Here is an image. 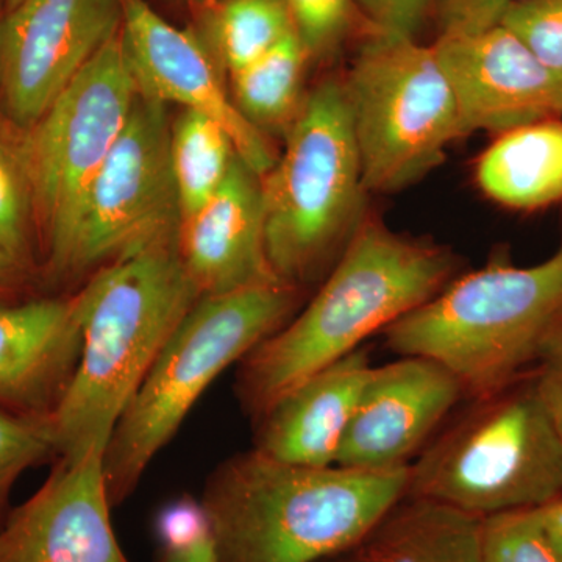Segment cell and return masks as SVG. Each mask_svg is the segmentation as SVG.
<instances>
[{"mask_svg": "<svg viewBox=\"0 0 562 562\" xmlns=\"http://www.w3.org/2000/svg\"><path fill=\"white\" fill-rule=\"evenodd\" d=\"M76 297L0 305V406L52 416L81 355Z\"/></svg>", "mask_w": 562, "mask_h": 562, "instance_id": "17", "label": "cell"}, {"mask_svg": "<svg viewBox=\"0 0 562 562\" xmlns=\"http://www.w3.org/2000/svg\"><path fill=\"white\" fill-rule=\"evenodd\" d=\"M160 554L157 562H216L209 524L184 531L157 532Z\"/></svg>", "mask_w": 562, "mask_h": 562, "instance_id": "32", "label": "cell"}, {"mask_svg": "<svg viewBox=\"0 0 562 562\" xmlns=\"http://www.w3.org/2000/svg\"><path fill=\"white\" fill-rule=\"evenodd\" d=\"M492 201L535 210L562 201V122H532L502 133L476 166Z\"/></svg>", "mask_w": 562, "mask_h": 562, "instance_id": "20", "label": "cell"}, {"mask_svg": "<svg viewBox=\"0 0 562 562\" xmlns=\"http://www.w3.org/2000/svg\"><path fill=\"white\" fill-rule=\"evenodd\" d=\"M561 321L562 249L528 268L492 262L452 280L382 335L398 357L446 366L473 398L535 371Z\"/></svg>", "mask_w": 562, "mask_h": 562, "instance_id": "4", "label": "cell"}, {"mask_svg": "<svg viewBox=\"0 0 562 562\" xmlns=\"http://www.w3.org/2000/svg\"><path fill=\"white\" fill-rule=\"evenodd\" d=\"M501 25L562 79V0H514Z\"/></svg>", "mask_w": 562, "mask_h": 562, "instance_id": "26", "label": "cell"}, {"mask_svg": "<svg viewBox=\"0 0 562 562\" xmlns=\"http://www.w3.org/2000/svg\"><path fill=\"white\" fill-rule=\"evenodd\" d=\"M514 0H432L439 35H469L501 25Z\"/></svg>", "mask_w": 562, "mask_h": 562, "instance_id": "29", "label": "cell"}, {"mask_svg": "<svg viewBox=\"0 0 562 562\" xmlns=\"http://www.w3.org/2000/svg\"><path fill=\"white\" fill-rule=\"evenodd\" d=\"M483 557L484 562H562L542 530L538 509L484 517Z\"/></svg>", "mask_w": 562, "mask_h": 562, "instance_id": "25", "label": "cell"}, {"mask_svg": "<svg viewBox=\"0 0 562 562\" xmlns=\"http://www.w3.org/2000/svg\"><path fill=\"white\" fill-rule=\"evenodd\" d=\"M308 52L292 32L272 50L232 76L243 116L260 128H288L301 110Z\"/></svg>", "mask_w": 562, "mask_h": 562, "instance_id": "21", "label": "cell"}, {"mask_svg": "<svg viewBox=\"0 0 562 562\" xmlns=\"http://www.w3.org/2000/svg\"><path fill=\"white\" fill-rule=\"evenodd\" d=\"M138 95L117 33L29 128L18 149L33 216L46 244L47 268L55 276L68 273L81 203L127 125Z\"/></svg>", "mask_w": 562, "mask_h": 562, "instance_id": "9", "label": "cell"}, {"mask_svg": "<svg viewBox=\"0 0 562 562\" xmlns=\"http://www.w3.org/2000/svg\"><path fill=\"white\" fill-rule=\"evenodd\" d=\"M532 373L539 397L562 439V321L543 347Z\"/></svg>", "mask_w": 562, "mask_h": 562, "instance_id": "31", "label": "cell"}, {"mask_svg": "<svg viewBox=\"0 0 562 562\" xmlns=\"http://www.w3.org/2000/svg\"><path fill=\"white\" fill-rule=\"evenodd\" d=\"M295 33L310 58L338 46L349 31L355 0H286Z\"/></svg>", "mask_w": 562, "mask_h": 562, "instance_id": "28", "label": "cell"}, {"mask_svg": "<svg viewBox=\"0 0 562 562\" xmlns=\"http://www.w3.org/2000/svg\"><path fill=\"white\" fill-rule=\"evenodd\" d=\"M32 214L31 192L20 155L0 135V250L24 262Z\"/></svg>", "mask_w": 562, "mask_h": 562, "instance_id": "27", "label": "cell"}, {"mask_svg": "<svg viewBox=\"0 0 562 562\" xmlns=\"http://www.w3.org/2000/svg\"><path fill=\"white\" fill-rule=\"evenodd\" d=\"M177 250L202 295L286 284L266 250L261 177L239 157L213 198L180 221Z\"/></svg>", "mask_w": 562, "mask_h": 562, "instance_id": "16", "label": "cell"}, {"mask_svg": "<svg viewBox=\"0 0 562 562\" xmlns=\"http://www.w3.org/2000/svg\"><path fill=\"white\" fill-rule=\"evenodd\" d=\"M342 81L366 191L416 183L465 135L435 50L416 38L372 33Z\"/></svg>", "mask_w": 562, "mask_h": 562, "instance_id": "8", "label": "cell"}, {"mask_svg": "<svg viewBox=\"0 0 562 562\" xmlns=\"http://www.w3.org/2000/svg\"><path fill=\"white\" fill-rule=\"evenodd\" d=\"M297 302V288L272 284L194 303L111 435L103 457L111 505L127 501L206 387L284 327Z\"/></svg>", "mask_w": 562, "mask_h": 562, "instance_id": "5", "label": "cell"}, {"mask_svg": "<svg viewBox=\"0 0 562 562\" xmlns=\"http://www.w3.org/2000/svg\"><path fill=\"white\" fill-rule=\"evenodd\" d=\"M211 32L221 65L235 76L295 29L286 0H222Z\"/></svg>", "mask_w": 562, "mask_h": 562, "instance_id": "23", "label": "cell"}, {"mask_svg": "<svg viewBox=\"0 0 562 562\" xmlns=\"http://www.w3.org/2000/svg\"><path fill=\"white\" fill-rule=\"evenodd\" d=\"M57 452L52 416L11 412L0 406V528L10 509V495L20 476Z\"/></svg>", "mask_w": 562, "mask_h": 562, "instance_id": "24", "label": "cell"}, {"mask_svg": "<svg viewBox=\"0 0 562 562\" xmlns=\"http://www.w3.org/2000/svg\"><path fill=\"white\" fill-rule=\"evenodd\" d=\"M25 273V262L0 250V295L9 294L21 283Z\"/></svg>", "mask_w": 562, "mask_h": 562, "instance_id": "34", "label": "cell"}, {"mask_svg": "<svg viewBox=\"0 0 562 562\" xmlns=\"http://www.w3.org/2000/svg\"><path fill=\"white\" fill-rule=\"evenodd\" d=\"M353 562H484L483 517L405 495L351 552Z\"/></svg>", "mask_w": 562, "mask_h": 562, "instance_id": "19", "label": "cell"}, {"mask_svg": "<svg viewBox=\"0 0 562 562\" xmlns=\"http://www.w3.org/2000/svg\"><path fill=\"white\" fill-rule=\"evenodd\" d=\"M180 221L166 103L139 92L81 203L66 276L177 241Z\"/></svg>", "mask_w": 562, "mask_h": 562, "instance_id": "10", "label": "cell"}, {"mask_svg": "<svg viewBox=\"0 0 562 562\" xmlns=\"http://www.w3.org/2000/svg\"><path fill=\"white\" fill-rule=\"evenodd\" d=\"M457 269L452 251L362 220L313 301L241 361L243 408L260 419L303 380L435 297Z\"/></svg>", "mask_w": 562, "mask_h": 562, "instance_id": "2", "label": "cell"}, {"mask_svg": "<svg viewBox=\"0 0 562 562\" xmlns=\"http://www.w3.org/2000/svg\"><path fill=\"white\" fill-rule=\"evenodd\" d=\"M372 25L373 33L416 38L430 14L432 0H355Z\"/></svg>", "mask_w": 562, "mask_h": 562, "instance_id": "30", "label": "cell"}, {"mask_svg": "<svg viewBox=\"0 0 562 562\" xmlns=\"http://www.w3.org/2000/svg\"><path fill=\"white\" fill-rule=\"evenodd\" d=\"M431 47L452 87L465 135L505 133L562 113V79L503 25L439 35Z\"/></svg>", "mask_w": 562, "mask_h": 562, "instance_id": "14", "label": "cell"}, {"mask_svg": "<svg viewBox=\"0 0 562 562\" xmlns=\"http://www.w3.org/2000/svg\"><path fill=\"white\" fill-rule=\"evenodd\" d=\"M102 450L61 458L0 528V562H131L111 524Z\"/></svg>", "mask_w": 562, "mask_h": 562, "instance_id": "15", "label": "cell"}, {"mask_svg": "<svg viewBox=\"0 0 562 562\" xmlns=\"http://www.w3.org/2000/svg\"><path fill=\"white\" fill-rule=\"evenodd\" d=\"M22 0H5V9L7 11L14 9V7L20 5Z\"/></svg>", "mask_w": 562, "mask_h": 562, "instance_id": "35", "label": "cell"}, {"mask_svg": "<svg viewBox=\"0 0 562 562\" xmlns=\"http://www.w3.org/2000/svg\"><path fill=\"white\" fill-rule=\"evenodd\" d=\"M464 397L460 380L430 358L401 357L373 366L336 465L358 471L408 468Z\"/></svg>", "mask_w": 562, "mask_h": 562, "instance_id": "13", "label": "cell"}, {"mask_svg": "<svg viewBox=\"0 0 562 562\" xmlns=\"http://www.w3.org/2000/svg\"><path fill=\"white\" fill-rule=\"evenodd\" d=\"M236 157L231 136L216 121L183 110L171 124V165L181 220L213 198Z\"/></svg>", "mask_w": 562, "mask_h": 562, "instance_id": "22", "label": "cell"}, {"mask_svg": "<svg viewBox=\"0 0 562 562\" xmlns=\"http://www.w3.org/2000/svg\"><path fill=\"white\" fill-rule=\"evenodd\" d=\"M350 562H353V561H350Z\"/></svg>", "mask_w": 562, "mask_h": 562, "instance_id": "36", "label": "cell"}, {"mask_svg": "<svg viewBox=\"0 0 562 562\" xmlns=\"http://www.w3.org/2000/svg\"><path fill=\"white\" fill-rule=\"evenodd\" d=\"M536 509L547 539L562 561V497Z\"/></svg>", "mask_w": 562, "mask_h": 562, "instance_id": "33", "label": "cell"}, {"mask_svg": "<svg viewBox=\"0 0 562 562\" xmlns=\"http://www.w3.org/2000/svg\"><path fill=\"white\" fill-rule=\"evenodd\" d=\"M408 468L290 464L251 449L206 482L216 562H319L353 552L408 491Z\"/></svg>", "mask_w": 562, "mask_h": 562, "instance_id": "1", "label": "cell"}, {"mask_svg": "<svg viewBox=\"0 0 562 562\" xmlns=\"http://www.w3.org/2000/svg\"><path fill=\"white\" fill-rule=\"evenodd\" d=\"M406 495L483 519L561 498L562 439L535 373L473 397L409 464Z\"/></svg>", "mask_w": 562, "mask_h": 562, "instance_id": "6", "label": "cell"}, {"mask_svg": "<svg viewBox=\"0 0 562 562\" xmlns=\"http://www.w3.org/2000/svg\"><path fill=\"white\" fill-rule=\"evenodd\" d=\"M74 297L83 344L52 414L61 458L105 452L128 403L202 294L172 241L102 266Z\"/></svg>", "mask_w": 562, "mask_h": 562, "instance_id": "3", "label": "cell"}, {"mask_svg": "<svg viewBox=\"0 0 562 562\" xmlns=\"http://www.w3.org/2000/svg\"><path fill=\"white\" fill-rule=\"evenodd\" d=\"M286 147L261 177L266 250L283 283L331 271L362 222L360 155L342 80L303 99Z\"/></svg>", "mask_w": 562, "mask_h": 562, "instance_id": "7", "label": "cell"}, {"mask_svg": "<svg viewBox=\"0 0 562 562\" xmlns=\"http://www.w3.org/2000/svg\"><path fill=\"white\" fill-rule=\"evenodd\" d=\"M121 5L122 46L140 94L205 114L228 133L251 171L260 177L271 171L279 157L227 94L201 41L166 21L146 0H121Z\"/></svg>", "mask_w": 562, "mask_h": 562, "instance_id": "12", "label": "cell"}, {"mask_svg": "<svg viewBox=\"0 0 562 562\" xmlns=\"http://www.w3.org/2000/svg\"><path fill=\"white\" fill-rule=\"evenodd\" d=\"M121 0H22L0 20V102L31 128L121 31Z\"/></svg>", "mask_w": 562, "mask_h": 562, "instance_id": "11", "label": "cell"}, {"mask_svg": "<svg viewBox=\"0 0 562 562\" xmlns=\"http://www.w3.org/2000/svg\"><path fill=\"white\" fill-rule=\"evenodd\" d=\"M373 364L360 347L281 395L260 419L255 449L290 464L336 465Z\"/></svg>", "mask_w": 562, "mask_h": 562, "instance_id": "18", "label": "cell"}]
</instances>
